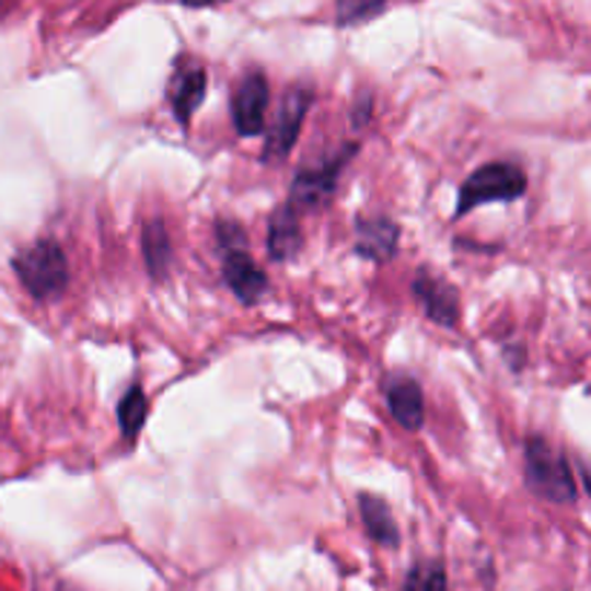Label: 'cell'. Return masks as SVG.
Returning a JSON list of instances; mask_svg holds the SVG:
<instances>
[{
	"label": "cell",
	"instance_id": "cell-1",
	"mask_svg": "<svg viewBox=\"0 0 591 591\" xmlns=\"http://www.w3.org/2000/svg\"><path fill=\"white\" fill-rule=\"evenodd\" d=\"M12 268L21 277V283L30 289L32 298L38 300L61 294L67 289V280H70L67 254L56 240H38V243L26 245L24 252L15 254Z\"/></svg>",
	"mask_w": 591,
	"mask_h": 591
},
{
	"label": "cell",
	"instance_id": "cell-13",
	"mask_svg": "<svg viewBox=\"0 0 591 591\" xmlns=\"http://www.w3.org/2000/svg\"><path fill=\"white\" fill-rule=\"evenodd\" d=\"M358 511H361L363 529H367V534H370L375 543L390 545V548L398 545V525H395L393 513H390L384 499L372 497V494H361V497H358Z\"/></svg>",
	"mask_w": 591,
	"mask_h": 591
},
{
	"label": "cell",
	"instance_id": "cell-8",
	"mask_svg": "<svg viewBox=\"0 0 591 591\" xmlns=\"http://www.w3.org/2000/svg\"><path fill=\"white\" fill-rule=\"evenodd\" d=\"M208 72L199 63H179L171 79V104H174V116L182 125H188L190 116L199 111V104L206 99Z\"/></svg>",
	"mask_w": 591,
	"mask_h": 591
},
{
	"label": "cell",
	"instance_id": "cell-18",
	"mask_svg": "<svg viewBox=\"0 0 591 591\" xmlns=\"http://www.w3.org/2000/svg\"><path fill=\"white\" fill-rule=\"evenodd\" d=\"M211 3H220V0H185V7H211Z\"/></svg>",
	"mask_w": 591,
	"mask_h": 591
},
{
	"label": "cell",
	"instance_id": "cell-19",
	"mask_svg": "<svg viewBox=\"0 0 591 591\" xmlns=\"http://www.w3.org/2000/svg\"><path fill=\"white\" fill-rule=\"evenodd\" d=\"M58 591H79V589H72V586H61V589Z\"/></svg>",
	"mask_w": 591,
	"mask_h": 591
},
{
	"label": "cell",
	"instance_id": "cell-4",
	"mask_svg": "<svg viewBox=\"0 0 591 591\" xmlns=\"http://www.w3.org/2000/svg\"><path fill=\"white\" fill-rule=\"evenodd\" d=\"M355 144H347V148L340 150L338 157L324 162V165L306 167V171H300L298 179L292 185V197H289V206L300 208H312V206H324L329 202V197L338 188V176L340 171L347 167V162L352 159Z\"/></svg>",
	"mask_w": 591,
	"mask_h": 591
},
{
	"label": "cell",
	"instance_id": "cell-11",
	"mask_svg": "<svg viewBox=\"0 0 591 591\" xmlns=\"http://www.w3.org/2000/svg\"><path fill=\"white\" fill-rule=\"evenodd\" d=\"M303 245V231H300L298 208L283 206L277 208L268 220V234H266V248L271 254V260H289L300 252Z\"/></svg>",
	"mask_w": 591,
	"mask_h": 591
},
{
	"label": "cell",
	"instance_id": "cell-12",
	"mask_svg": "<svg viewBox=\"0 0 591 591\" xmlns=\"http://www.w3.org/2000/svg\"><path fill=\"white\" fill-rule=\"evenodd\" d=\"M358 231V254L367 260H390L398 245V225L384 217H363L355 225Z\"/></svg>",
	"mask_w": 591,
	"mask_h": 591
},
{
	"label": "cell",
	"instance_id": "cell-15",
	"mask_svg": "<svg viewBox=\"0 0 591 591\" xmlns=\"http://www.w3.org/2000/svg\"><path fill=\"white\" fill-rule=\"evenodd\" d=\"M144 418H148V398L139 386H130L125 393V398L118 402V425H121V433L125 439L134 442L136 433L142 430Z\"/></svg>",
	"mask_w": 591,
	"mask_h": 591
},
{
	"label": "cell",
	"instance_id": "cell-5",
	"mask_svg": "<svg viewBox=\"0 0 591 591\" xmlns=\"http://www.w3.org/2000/svg\"><path fill=\"white\" fill-rule=\"evenodd\" d=\"M222 254V277L231 286V292L243 303H257L266 294L268 280L263 275V268L252 260L248 245H231V248H220Z\"/></svg>",
	"mask_w": 591,
	"mask_h": 591
},
{
	"label": "cell",
	"instance_id": "cell-6",
	"mask_svg": "<svg viewBox=\"0 0 591 591\" xmlns=\"http://www.w3.org/2000/svg\"><path fill=\"white\" fill-rule=\"evenodd\" d=\"M312 107V90L306 88H292V93L283 99V107L277 113L275 125L268 130L266 142V157L268 159H283L292 144L298 142L300 125L306 118V111Z\"/></svg>",
	"mask_w": 591,
	"mask_h": 591
},
{
	"label": "cell",
	"instance_id": "cell-16",
	"mask_svg": "<svg viewBox=\"0 0 591 591\" xmlns=\"http://www.w3.org/2000/svg\"><path fill=\"white\" fill-rule=\"evenodd\" d=\"M384 7L386 0H335V21L340 26L363 24V21L381 15Z\"/></svg>",
	"mask_w": 591,
	"mask_h": 591
},
{
	"label": "cell",
	"instance_id": "cell-7",
	"mask_svg": "<svg viewBox=\"0 0 591 591\" xmlns=\"http://www.w3.org/2000/svg\"><path fill=\"white\" fill-rule=\"evenodd\" d=\"M268 81L263 72H248L234 93V125L243 136H260L266 130Z\"/></svg>",
	"mask_w": 591,
	"mask_h": 591
},
{
	"label": "cell",
	"instance_id": "cell-3",
	"mask_svg": "<svg viewBox=\"0 0 591 591\" xmlns=\"http://www.w3.org/2000/svg\"><path fill=\"white\" fill-rule=\"evenodd\" d=\"M529 188V179L520 167L511 162H490V165L476 167L459 190L456 213L473 211V208L488 206V202H511L520 199Z\"/></svg>",
	"mask_w": 591,
	"mask_h": 591
},
{
	"label": "cell",
	"instance_id": "cell-2",
	"mask_svg": "<svg viewBox=\"0 0 591 591\" xmlns=\"http://www.w3.org/2000/svg\"><path fill=\"white\" fill-rule=\"evenodd\" d=\"M525 479H529L531 490L548 502L568 505L577 499L575 473H571L568 459L543 439L525 442Z\"/></svg>",
	"mask_w": 591,
	"mask_h": 591
},
{
	"label": "cell",
	"instance_id": "cell-10",
	"mask_svg": "<svg viewBox=\"0 0 591 591\" xmlns=\"http://www.w3.org/2000/svg\"><path fill=\"white\" fill-rule=\"evenodd\" d=\"M413 292H416L418 303L425 306L427 317L442 326H453L459 317V298L456 289H450L448 283L436 280L430 271H421L413 283Z\"/></svg>",
	"mask_w": 591,
	"mask_h": 591
},
{
	"label": "cell",
	"instance_id": "cell-14",
	"mask_svg": "<svg viewBox=\"0 0 591 591\" xmlns=\"http://www.w3.org/2000/svg\"><path fill=\"white\" fill-rule=\"evenodd\" d=\"M142 245H144V263H148L150 277H165L167 268H171V260H174V252H171V236H167L165 222L150 220L148 225H144Z\"/></svg>",
	"mask_w": 591,
	"mask_h": 591
},
{
	"label": "cell",
	"instance_id": "cell-17",
	"mask_svg": "<svg viewBox=\"0 0 591 591\" xmlns=\"http://www.w3.org/2000/svg\"><path fill=\"white\" fill-rule=\"evenodd\" d=\"M404 591H448V577L439 563H421L407 575Z\"/></svg>",
	"mask_w": 591,
	"mask_h": 591
},
{
	"label": "cell",
	"instance_id": "cell-9",
	"mask_svg": "<svg viewBox=\"0 0 591 591\" xmlns=\"http://www.w3.org/2000/svg\"><path fill=\"white\" fill-rule=\"evenodd\" d=\"M384 395L390 413L404 430H418L425 425V395H421V386L416 381L407 379V375L390 379L384 384Z\"/></svg>",
	"mask_w": 591,
	"mask_h": 591
}]
</instances>
